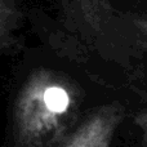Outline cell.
Returning a JSON list of instances; mask_svg holds the SVG:
<instances>
[{
    "mask_svg": "<svg viewBox=\"0 0 147 147\" xmlns=\"http://www.w3.org/2000/svg\"><path fill=\"white\" fill-rule=\"evenodd\" d=\"M79 86L51 69L32 71L14 102L17 147H57L71 134L81 105Z\"/></svg>",
    "mask_w": 147,
    "mask_h": 147,
    "instance_id": "1",
    "label": "cell"
},
{
    "mask_svg": "<svg viewBox=\"0 0 147 147\" xmlns=\"http://www.w3.org/2000/svg\"><path fill=\"white\" fill-rule=\"evenodd\" d=\"M124 116V109L117 102L99 106L72 130L59 147H111Z\"/></svg>",
    "mask_w": 147,
    "mask_h": 147,
    "instance_id": "2",
    "label": "cell"
},
{
    "mask_svg": "<svg viewBox=\"0 0 147 147\" xmlns=\"http://www.w3.org/2000/svg\"><path fill=\"white\" fill-rule=\"evenodd\" d=\"M66 3L88 27L97 31L111 16L109 0H66Z\"/></svg>",
    "mask_w": 147,
    "mask_h": 147,
    "instance_id": "3",
    "label": "cell"
},
{
    "mask_svg": "<svg viewBox=\"0 0 147 147\" xmlns=\"http://www.w3.org/2000/svg\"><path fill=\"white\" fill-rule=\"evenodd\" d=\"M21 22V10L16 0H0V47L8 52L14 47V34Z\"/></svg>",
    "mask_w": 147,
    "mask_h": 147,
    "instance_id": "4",
    "label": "cell"
},
{
    "mask_svg": "<svg viewBox=\"0 0 147 147\" xmlns=\"http://www.w3.org/2000/svg\"><path fill=\"white\" fill-rule=\"evenodd\" d=\"M130 23L137 31V35L140 36V40L147 48V16H130Z\"/></svg>",
    "mask_w": 147,
    "mask_h": 147,
    "instance_id": "5",
    "label": "cell"
},
{
    "mask_svg": "<svg viewBox=\"0 0 147 147\" xmlns=\"http://www.w3.org/2000/svg\"><path fill=\"white\" fill-rule=\"evenodd\" d=\"M134 123L138 127V129L141 130V133H142L143 138H145V141L147 143V110H145V111H142V112H140V114L136 115Z\"/></svg>",
    "mask_w": 147,
    "mask_h": 147,
    "instance_id": "6",
    "label": "cell"
}]
</instances>
